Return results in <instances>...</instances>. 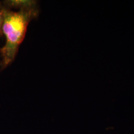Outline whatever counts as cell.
<instances>
[{
    "label": "cell",
    "mask_w": 134,
    "mask_h": 134,
    "mask_svg": "<svg viewBox=\"0 0 134 134\" xmlns=\"http://www.w3.org/2000/svg\"><path fill=\"white\" fill-rule=\"evenodd\" d=\"M11 7L14 11L4 7L1 32L6 37V43L0 50L2 60L0 63L2 69L14 61L18 48L26 36L29 23L37 18L38 7L36 1L13 0Z\"/></svg>",
    "instance_id": "obj_1"
},
{
    "label": "cell",
    "mask_w": 134,
    "mask_h": 134,
    "mask_svg": "<svg viewBox=\"0 0 134 134\" xmlns=\"http://www.w3.org/2000/svg\"><path fill=\"white\" fill-rule=\"evenodd\" d=\"M3 11H4V6L2 3L0 2V34L1 33V27H2L3 21Z\"/></svg>",
    "instance_id": "obj_2"
}]
</instances>
